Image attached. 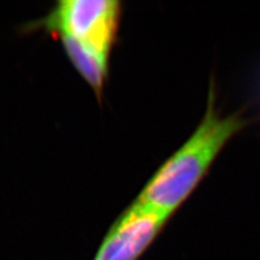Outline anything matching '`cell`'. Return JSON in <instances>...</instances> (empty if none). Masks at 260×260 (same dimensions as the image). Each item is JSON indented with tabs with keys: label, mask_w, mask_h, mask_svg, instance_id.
Returning a JSON list of instances; mask_svg holds the SVG:
<instances>
[{
	"label": "cell",
	"mask_w": 260,
	"mask_h": 260,
	"mask_svg": "<svg viewBox=\"0 0 260 260\" xmlns=\"http://www.w3.org/2000/svg\"><path fill=\"white\" fill-rule=\"evenodd\" d=\"M246 125L247 120L239 113L221 116L211 83L200 125L151 177L133 204L172 217L205 178L225 144Z\"/></svg>",
	"instance_id": "obj_1"
},
{
	"label": "cell",
	"mask_w": 260,
	"mask_h": 260,
	"mask_svg": "<svg viewBox=\"0 0 260 260\" xmlns=\"http://www.w3.org/2000/svg\"><path fill=\"white\" fill-rule=\"evenodd\" d=\"M123 16L118 0H59L44 18L23 26L45 30L54 38L68 37L110 62Z\"/></svg>",
	"instance_id": "obj_2"
},
{
	"label": "cell",
	"mask_w": 260,
	"mask_h": 260,
	"mask_svg": "<svg viewBox=\"0 0 260 260\" xmlns=\"http://www.w3.org/2000/svg\"><path fill=\"white\" fill-rule=\"evenodd\" d=\"M169 219L132 204L113 222L92 260H139Z\"/></svg>",
	"instance_id": "obj_3"
},
{
	"label": "cell",
	"mask_w": 260,
	"mask_h": 260,
	"mask_svg": "<svg viewBox=\"0 0 260 260\" xmlns=\"http://www.w3.org/2000/svg\"><path fill=\"white\" fill-rule=\"evenodd\" d=\"M56 39L61 43L69 61L100 100L109 78L110 62L87 50L71 38L60 37Z\"/></svg>",
	"instance_id": "obj_4"
},
{
	"label": "cell",
	"mask_w": 260,
	"mask_h": 260,
	"mask_svg": "<svg viewBox=\"0 0 260 260\" xmlns=\"http://www.w3.org/2000/svg\"><path fill=\"white\" fill-rule=\"evenodd\" d=\"M256 96H257L258 102L260 104V71H259V74H258L257 80H256Z\"/></svg>",
	"instance_id": "obj_5"
}]
</instances>
